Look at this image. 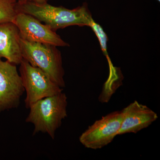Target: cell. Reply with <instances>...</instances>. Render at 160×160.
Returning <instances> with one entry per match:
<instances>
[{
  "label": "cell",
  "instance_id": "6da1fadb",
  "mask_svg": "<svg viewBox=\"0 0 160 160\" xmlns=\"http://www.w3.org/2000/svg\"><path fill=\"white\" fill-rule=\"evenodd\" d=\"M17 6L18 12L32 16L55 32L70 26L89 27L93 19L86 3L72 9L31 2L18 1Z\"/></svg>",
  "mask_w": 160,
  "mask_h": 160
},
{
  "label": "cell",
  "instance_id": "7a4b0ae2",
  "mask_svg": "<svg viewBox=\"0 0 160 160\" xmlns=\"http://www.w3.org/2000/svg\"><path fill=\"white\" fill-rule=\"evenodd\" d=\"M67 96L62 92L32 104L26 122L34 126L33 134L39 132L47 133L54 139L57 130L67 117Z\"/></svg>",
  "mask_w": 160,
  "mask_h": 160
},
{
  "label": "cell",
  "instance_id": "3957f363",
  "mask_svg": "<svg viewBox=\"0 0 160 160\" xmlns=\"http://www.w3.org/2000/svg\"><path fill=\"white\" fill-rule=\"evenodd\" d=\"M20 45L23 59L42 70L61 88L66 87L62 58L57 46L32 42L21 38Z\"/></svg>",
  "mask_w": 160,
  "mask_h": 160
},
{
  "label": "cell",
  "instance_id": "277c9868",
  "mask_svg": "<svg viewBox=\"0 0 160 160\" xmlns=\"http://www.w3.org/2000/svg\"><path fill=\"white\" fill-rule=\"evenodd\" d=\"M19 65V74L26 92L24 102L27 109L39 100L62 92V88L53 82L39 68L32 66L24 59Z\"/></svg>",
  "mask_w": 160,
  "mask_h": 160
},
{
  "label": "cell",
  "instance_id": "5b68a950",
  "mask_svg": "<svg viewBox=\"0 0 160 160\" xmlns=\"http://www.w3.org/2000/svg\"><path fill=\"white\" fill-rule=\"evenodd\" d=\"M122 110L110 112L94 122L80 135L79 142L86 148L101 149L112 142L121 128Z\"/></svg>",
  "mask_w": 160,
  "mask_h": 160
},
{
  "label": "cell",
  "instance_id": "8992f818",
  "mask_svg": "<svg viewBox=\"0 0 160 160\" xmlns=\"http://www.w3.org/2000/svg\"><path fill=\"white\" fill-rule=\"evenodd\" d=\"M13 22L18 29L20 38L23 40L57 47L69 46L56 32L30 15L19 12Z\"/></svg>",
  "mask_w": 160,
  "mask_h": 160
},
{
  "label": "cell",
  "instance_id": "52a82bcc",
  "mask_svg": "<svg viewBox=\"0 0 160 160\" xmlns=\"http://www.w3.org/2000/svg\"><path fill=\"white\" fill-rule=\"evenodd\" d=\"M24 92L16 65L0 59V113L17 108Z\"/></svg>",
  "mask_w": 160,
  "mask_h": 160
},
{
  "label": "cell",
  "instance_id": "ba28073f",
  "mask_svg": "<svg viewBox=\"0 0 160 160\" xmlns=\"http://www.w3.org/2000/svg\"><path fill=\"white\" fill-rule=\"evenodd\" d=\"M123 121L118 135L136 133L149 127L158 118V114L146 105L135 101L122 110Z\"/></svg>",
  "mask_w": 160,
  "mask_h": 160
},
{
  "label": "cell",
  "instance_id": "9c48e42d",
  "mask_svg": "<svg viewBox=\"0 0 160 160\" xmlns=\"http://www.w3.org/2000/svg\"><path fill=\"white\" fill-rule=\"evenodd\" d=\"M19 32L13 22L0 24V59L5 58L15 65L22 61Z\"/></svg>",
  "mask_w": 160,
  "mask_h": 160
},
{
  "label": "cell",
  "instance_id": "30bf717a",
  "mask_svg": "<svg viewBox=\"0 0 160 160\" xmlns=\"http://www.w3.org/2000/svg\"><path fill=\"white\" fill-rule=\"evenodd\" d=\"M17 0H0V24L13 22L18 13Z\"/></svg>",
  "mask_w": 160,
  "mask_h": 160
},
{
  "label": "cell",
  "instance_id": "8fae6325",
  "mask_svg": "<svg viewBox=\"0 0 160 160\" xmlns=\"http://www.w3.org/2000/svg\"><path fill=\"white\" fill-rule=\"evenodd\" d=\"M49 0H18L19 2H31L39 3H48Z\"/></svg>",
  "mask_w": 160,
  "mask_h": 160
},
{
  "label": "cell",
  "instance_id": "7c38bea8",
  "mask_svg": "<svg viewBox=\"0 0 160 160\" xmlns=\"http://www.w3.org/2000/svg\"><path fill=\"white\" fill-rule=\"evenodd\" d=\"M157 1H158L159 2H160V0H157Z\"/></svg>",
  "mask_w": 160,
  "mask_h": 160
}]
</instances>
